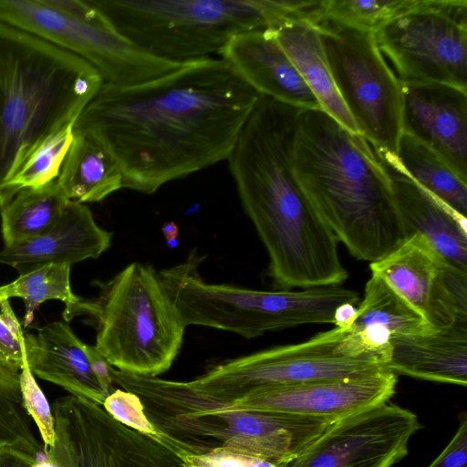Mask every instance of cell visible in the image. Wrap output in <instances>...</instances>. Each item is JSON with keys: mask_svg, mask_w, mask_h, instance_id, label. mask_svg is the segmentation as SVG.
I'll list each match as a JSON object with an SVG mask.
<instances>
[{"mask_svg": "<svg viewBox=\"0 0 467 467\" xmlns=\"http://www.w3.org/2000/svg\"><path fill=\"white\" fill-rule=\"evenodd\" d=\"M259 97L213 57L133 86L103 84L73 128L108 150L123 188L151 194L227 160Z\"/></svg>", "mask_w": 467, "mask_h": 467, "instance_id": "1", "label": "cell"}, {"mask_svg": "<svg viewBox=\"0 0 467 467\" xmlns=\"http://www.w3.org/2000/svg\"><path fill=\"white\" fill-rule=\"evenodd\" d=\"M302 109L261 96L227 158L241 203L264 244L273 284L290 290L341 285L337 240L293 174Z\"/></svg>", "mask_w": 467, "mask_h": 467, "instance_id": "2", "label": "cell"}, {"mask_svg": "<svg viewBox=\"0 0 467 467\" xmlns=\"http://www.w3.org/2000/svg\"><path fill=\"white\" fill-rule=\"evenodd\" d=\"M292 170L315 212L358 260L375 262L407 238L390 178L374 149L321 109L299 115Z\"/></svg>", "mask_w": 467, "mask_h": 467, "instance_id": "3", "label": "cell"}, {"mask_svg": "<svg viewBox=\"0 0 467 467\" xmlns=\"http://www.w3.org/2000/svg\"><path fill=\"white\" fill-rule=\"evenodd\" d=\"M102 85L87 61L0 21V208L11 178L52 135L74 125Z\"/></svg>", "mask_w": 467, "mask_h": 467, "instance_id": "4", "label": "cell"}, {"mask_svg": "<svg viewBox=\"0 0 467 467\" xmlns=\"http://www.w3.org/2000/svg\"><path fill=\"white\" fill-rule=\"evenodd\" d=\"M147 54L184 64L218 57L234 36L275 28L298 14L296 0H91Z\"/></svg>", "mask_w": 467, "mask_h": 467, "instance_id": "5", "label": "cell"}, {"mask_svg": "<svg viewBox=\"0 0 467 467\" xmlns=\"http://www.w3.org/2000/svg\"><path fill=\"white\" fill-rule=\"evenodd\" d=\"M196 251L186 261L161 270V280L185 327L203 326L254 338L266 332L309 324H335L338 310L359 300L341 285L261 291L206 283Z\"/></svg>", "mask_w": 467, "mask_h": 467, "instance_id": "6", "label": "cell"}, {"mask_svg": "<svg viewBox=\"0 0 467 467\" xmlns=\"http://www.w3.org/2000/svg\"><path fill=\"white\" fill-rule=\"evenodd\" d=\"M82 299L77 316L97 330L95 348L116 369L158 377L178 356L185 326L151 265L131 263Z\"/></svg>", "mask_w": 467, "mask_h": 467, "instance_id": "7", "label": "cell"}, {"mask_svg": "<svg viewBox=\"0 0 467 467\" xmlns=\"http://www.w3.org/2000/svg\"><path fill=\"white\" fill-rule=\"evenodd\" d=\"M389 336L377 329L338 327L309 339L224 360L188 387L219 403L252 391L389 370Z\"/></svg>", "mask_w": 467, "mask_h": 467, "instance_id": "8", "label": "cell"}, {"mask_svg": "<svg viewBox=\"0 0 467 467\" xmlns=\"http://www.w3.org/2000/svg\"><path fill=\"white\" fill-rule=\"evenodd\" d=\"M0 21L82 58L109 86L137 85L182 66L139 48L91 0H0Z\"/></svg>", "mask_w": 467, "mask_h": 467, "instance_id": "9", "label": "cell"}, {"mask_svg": "<svg viewBox=\"0 0 467 467\" xmlns=\"http://www.w3.org/2000/svg\"><path fill=\"white\" fill-rule=\"evenodd\" d=\"M150 420L177 441L183 453L227 448L290 464L333 421L265 410L185 408L140 398Z\"/></svg>", "mask_w": 467, "mask_h": 467, "instance_id": "10", "label": "cell"}, {"mask_svg": "<svg viewBox=\"0 0 467 467\" xmlns=\"http://www.w3.org/2000/svg\"><path fill=\"white\" fill-rule=\"evenodd\" d=\"M337 89L379 156L397 158L402 135L401 83L375 34L322 19L317 25Z\"/></svg>", "mask_w": 467, "mask_h": 467, "instance_id": "11", "label": "cell"}, {"mask_svg": "<svg viewBox=\"0 0 467 467\" xmlns=\"http://www.w3.org/2000/svg\"><path fill=\"white\" fill-rule=\"evenodd\" d=\"M400 83L467 90V1L420 0L375 33Z\"/></svg>", "mask_w": 467, "mask_h": 467, "instance_id": "12", "label": "cell"}, {"mask_svg": "<svg viewBox=\"0 0 467 467\" xmlns=\"http://www.w3.org/2000/svg\"><path fill=\"white\" fill-rule=\"evenodd\" d=\"M52 411L56 440L44 451L57 467H182L175 453L101 405L67 395L54 401Z\"/></svg>", "mask_w": 467, "mask_h": 467, "instance_id": "13", "label": "cell"}, {"mask_svg": "<svg viewBox=\"0 0 467 467\" xmlns=\"http://www.w3.org/2000/svg\"><path fill=\"white\" fill-rule=\"evenodd\" d=\"M421 427L415 413L386 402L332 422L288 467H392Z\"/></svg>", "mask_w": 467, "mask_h": 467, "instance_id": "14", "label": "cell"}, {"mask_svg": "<svg viewBox=\"0 0 467 467\" xmlns=\"http://www.w3.org/2000/svg\"><path fill=\"white\" fill-rule=\"evenodd\" d=\"M434 330L467 321V272L451 264L419 234L369 264Z\"/></svg>", "mask_w": 467, "mask_h": 467, "instance_id": "15", "label": "cell"}, {"mask_svg": "<svg viewBox=\"0 0 467 467\" xmlns=\"http://www.w3.org/2000/svg\"><path fill=\"white\" fill-rule=\"evenodd\" d=\"M398 377L389 370L368 375L257 389L212 407L229 410H265L337 421L388 402Z\"/></svg>", "mask_w": 467, "mask_h": 467, "instance_id": "16", "label": "cell"}, {"mask_svg": "<svg viewBox=\"0 0 467 467\" xmlns=\"http://www.w3.org/2000/svg\"><path fill=\"white\" fill-rule=\"evenodd\" d=\"M402 132L434 150L467 182V90L441 83H401Z\"/></svg>", "mask_w": 467, "mask_h": 467, "instance_id": "17", "label": "cell"}, {"mask_svg": "<svg viewBox=\"0 0 467 467\" xmlns=\"http://www.w3.org/2000/svg\"><path fill=\"white\" fill-rule=\"evenodd\" d=\"M112 234L99 227L89 208L69 201L57 221L33 237L5 245L0 264L20 275L48 265H69L101 255Z\"/></svg>", "mask_w": 467, "mask_h": 467, "instance_id": "18", "label": "cell"}, {"mask_svg": "<svg viewBox=\"0 0 467 467\" xmlns=\"http://www.w3.org/2000/svg\"><path fill=\"white\" fill-rule=\"evenodd\" d=\"M218 57L260 96L302 109H321L270 29L233 36Z\"/></svg>", "mask_w": 467, "mask_h": 467, "instance_id": "19", "label": "cell"}, {"mask_svg": "<svg viewBox=\"0 0 467 467\" xmlns=\"http://www.w3.org/2000/svg\"><path fill=\"white\" fill-rule=\"evenodd\" d=\"M378 157L390 178L407 237L422 235L451 264L467 272V218L414 182L398 158Z\"/></svg>", "mask_w": 467, "mask_h": 467, "instance_id": "20", "label": "cell"}, {"mask_svg": "<svg viewBox=\"0 0 467 467\" xmlns=\"http://www.w3.org/2000/svg\"><path fill=\"white\" fill-rule=\"evenodd\" d=\"M84 346L64 321L25 336L26 356L34 375L102 406L109 393L94 375Z\"/></svg>", "mask_w": 467, "mask_h": 467, "instance_id": "21", "label": "cell"}, {"mask_svg": "<svg viewBox=\"0 0 467 467\" xmlns=\"http://www.w3.org/2000/svg\"><path fill=\"white\" fill-rule=\"evenodd\" d=\"M388 369L396 375L467 385V321L429 334L390 336Z\"/></svg>", "mask_w": 467, "mask_h": 467, "instance_id": "22", "label": "cell"}, {"mask_svg": "<svg viewBox=\"0 0 467 467\" xmlns=\"http://www.w3.org/2000/svg\"><path fill=\"white\" fill-rule=\"evenodd\" d=\"M270 30L317 98L321 109L350 132L359 134L334 83L317 26L294 20Z\"/></svg>", "mask_w": 467, "mask_h": 467, "instance_id": "23", "label": "cell"}, {"mask_svg": "<svg viewBox=\"0 0 467 467\" xmlns=\"http://www.w3.org/2000/svg\"><path fill=\"white\" fill-rule=\"evenodd\" d=\"M68 200H104L123 188L120 170L108 150L91 134L73 128V140L57 179Z\"/></svg>", "mask_w": 467, "mask_h": 467, "instance_id": "24", "label": "cell"}, {"mask_svg": "<svg viewBox=\"0 0 467 467\" xmlns=\"http://www.w3.org/2000/svg\"><path fill=\"white\" fill-rule=\"evenodd\" d=\"M349 327L379 329L389 337L436 331L407 300L375 275L366 283L364 298L356 308Z\"/></svg>", "mask_w": 467, "mask_h": 467, "instance_id": "25", "label": "cell"}, {"mask_svg": "<svg viewBox=\"0 0 467 467\" xmlns=\"http://www.w3.org/2000/svg\"><path fill=\"white\" fill-rule=\"evenodd\" d=\"M69 201L57 180L42 187L20 190L0 208L5 245L47 230L61 216Z\"/></svg>", "mask_w": 467, "mask_h": 467, "instance_id": "26", "label": "cell"}, {"mask_svg": "<svg viewBox=\"0 0 467 467\" xmlns=\"http://www.w3.org/2000/svg\"><path fill=\"white\" fill-rule=\"evenodd\" d=\"M397 158L402 170L420 186L459 214L467 216V182L434 150L402 132Z\"/></svg>", "mask_w": 467, "mask_h": 467, "instance_id": "27", "label": "cell"}, {"mask_svg": "<svg viewBox=\"0 0 467 467\" xmlns=\"http://www.w3.org/2000/svg\"><path fill=\"white\" fill-rule=\"evenodd\" d=\"M69 265H48L20 275L13 282L0 286V301L11 297L23 299L25 303L24 327H28L35 310L45 301L57 299L65 304L63 317L69 322L76 317L81 297L76 296L70 286Z\"/></svg>", "mask_w": 467, "mask_h": 467, "instance_id": "28", "label": "cell"}, {"mask_svg": "<svg viewBox=\"0 0 467 467\" xmlns=\"http://www.w3.org/2000/svg\"><path fill=\"white\" fill-rule=\"evenodd\" d=\"M420 0H322V19L376 33ZM321 19V20H322Z\"/></svg>", "mask_w": 467, "mask_h": 467, "instance_id": "29", "label": "cell"}, {"mask_svg": "<svg viewBox=\"0 0 467 467\" xmlns=\"http://www.w3.org/2000/svg\"><path fill=\"white\" fill-rule=\"evenodd\" d=\"M73 126L52 135L11 178L5 188V204L20 190L42 187L57 179L73 140Z\"/></svg>", "mask_w": 467, "mask_h": 467, "instance_id": "30", "label": "cell"}, {"mask_svg": "<svg viewBox=\"0 0 467 467\" xmlns=\"http://www.w3.org/2000/svg\"><path fill=\"white\" fill-rule=\"evenodd\" d=\"M102 407L126 427L158 441L176 455L183 453L177 441L167 437L150 422L140 400L135 394L122 389H115L107 396Z\"/></svg>", "mask_w": 467, "mask_h": 467, "instance_id": "31", "label": "cell"}, {"mask_svg": "<svg viewBox=\"0 0 467 467\" xmlns=\"http://www.w3.org/2000/svg\"><path fill=\"white\" fill-rule=\"evenodd\" d=\"M19 447L36 456L43 445L36 438L22 398L0 382V444Z\"/></svg>", "mask_w": 467, "mask_h": 467, "instance_id": "32", "label": "cell"}, {"mask_svg": "<svg viewBox=\"0 0 467 467\" xmlns=\"http://www.w3.org/2000/svg\"><path fill=\"white\" fill-rule=\"evenodd\" d=\"M19 387L24 409L36 424L44 451H47L54 446L56 440L55 419L52 408L29 368L26 350L19 373Z\"/></svg>", "mask_w": 467, "mask_h": 467, "instance_id": "33", "label": "cell"}, {"mask_svg": "<svg viewBox=\"0 0 467 467\" xmlns=\"http://www.w3.org/2000/svg\"><path fill=\"white\" fill-rule=\"evenodd\" d=\"M25 354V335L9 300L0 301V364L20 373Z\"/></svg>", "mask_w": 467, "mask_h": 467, "instance_id": "34", "label": "cell"}, {"mask_svg": "<svg viewBox=\"0 0 467 467\" xmlns=\"http://www.w3.org/2000/svg\"><path fill=\"white\" fill-rule=\"evenodd\" d=\"M182 467H288L227 448H217L203 453L180 454Z\"/></svg>", "mask_w": 467, "mask_h": 467, "instance_id": "35", "label": "cell"}, {"mask_svg": "<svg viewBox=\"0 0 467 467\" xmlns=\"http://www.w3.org/2000/svg\"><path fill=\"white\" fill-rule=\"evenodd\" d=\"M429 467H467L466 418H464L448 445Z\"/></svg>", "mask_w": 467, "mask_h": 467, "instance_id": "36", "label": "cell"}, {"mask_svg": "<svg viewBox=\"0 0 467 467\" xmlns=\"http://www.w3.org/2000/svg\"><path fill=\"white\" fill-rule=\"evenodd\" d=\"M84 347L94 375L109 395L115 389L113 387L114 382L111 375L112 366L98 351L95 346L85 344Z\"/></svg>", "mask_w": 467, "mask_h": 467, "instance_id": "37", "label": "cell"}, {"mask_svg": "<svg viewBox=\"0 0 467 467\" xmlns=\"http://www.w3.org/2000/svg\"><path fill=\"white\" fill-rule=\"evenodd\" d=\"M36 456L15 445L0 444V467H33Z\"/></svg>", "mask_w": 467, "mask_h": 467, "instance_id": "38", "label": "cell"}, {"mask_svg": "<svg viewBox=\"0 0 467 467\" xmlns=\"http://www.w3.org/2000/svg\"><path fill=\"white\" fill-rule=\"evenodd\" d=\"M161 233L169 247L173 248L178 244L179 227L174 222H166L161 227Z\"/></svg>", "mask_w": 467, "mask_h": 467, "instance_id": "39", "label": "cell"}, {"mask_svg": "<svg viewBox=\"0 0 467 467\" xmlns=\"http://www.w3.org/2000/svg\"><path fill=\"white\" fill-rule=\"evenodd\" d=\"M33 467H57L53 462L50 460H47L44 462H36Z\"/></svg>", "mask_w": 467, "mask_h": 467, "instance_id": "40", "label": "cell"}]
</instances>
